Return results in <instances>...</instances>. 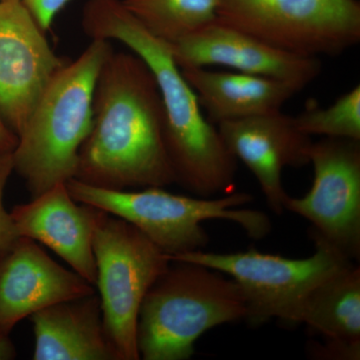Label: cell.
Segmentation results:
<instances>
[{
    "mask_svg": "<svg viewBox=\"0 0 360 360\" xmlns=\"http://www.w3.org/2000/svg\"><path fill=\"white\" fill-rule=\"evenodd\" d=\"M13 172V153L0 155V255L8 250L20 238L11 219V213L4 207V191L9 176Z\"/></svg>",
    "mask_w": 360,
    "mask_h": 360,
    "instance_id": "cell-20",
    "label": "cell"
},
{
    "mask_svg": "<svg viewBox=\"0 0 360 360\" xmlns=\"http://www.w3.org/2000/svg\"><path fill=\"white\" fill-rule=\"evenodd\" d=\"M290 323H304L324 341L360 350V269L350 262L309 291Z\"/></svg>",
    "mask_w": 360,
    "mask_h": 360,
    "instance_id": "cell-17",
    "label": "cell"
},
{
    "mask_svg": "<svg viewBox=\"0 0 360 360\" xmlns=\"http://www.w3.org/2000/svg\"><path fill=\"white\" fill-rule=\"evenodd\" d=\"M65 65L21 0L0 2V117L18 136Z\"/></svg>",
    "mask_w": 360,
    "mask_h": 360,
    "instance_id": "cell-10",
    "label": "cell"
},
{
    "mask_svg": "<svg viewBox=\"0 0 360 360\" xmlns=\"http://www.w3.org/2000/svg\"><path fill=\"white\" fill-rule=\"evenodd\" d=\"M311 188L303 198L286 196L284 210L311 224L319 234L349 259L360 255V141L323 139L311 142Z\"/></svg>",
    "mask_w": 360,
    "mask_h": 360,
    "instance_id": "cell-9",
    "label": "cell"
},
{
    "mask_svg": "<svg viewBox=\"0 0 360 360\" xmlns=\"http://www.w3.org/2000/svg\"><path fill=\"white\" fill-rule=\"evenodd\" d=\"M315 251L310 257L292 259L251 248L239 252L193 251L169 257L172 262H193L233 279L245 297V321L264 326L272 319L290 322L300 302L317 284L349 264L352 259L309 231Z\"/></svg>",
    "mask_w": 360,
    "mask_h": 360,
    "instance_id": "cell-7",
    "label": "cell"
},
{
    "mask_svg": "<svg viewBox=\"0 0 360 360\" xmlns=\"http://www.w3.org/2000/svg\"><path fill=\"white\" fill-rule=\"evenodd\" d=\"M181 71L213 124L281 110L300 92L288 82L239 71H212L193 66L182 68Z\"/></svg>",
    "mask_w": 360,
    "mask_h": 360,
    "instance_id": "cell-16",
    "label": "cell"
},
{
    "mask_svg": "<svg viewBox=\"0 0 360 360\" xmlns=\"http://www.w3.org/2000/svg\"><path fill=\"white\" fill-rule=\"evenodd\" d=\"M217 20L297 56H338L360 41L357 0H219Z\"/></svg>",
    "mask_w": 360,
    "mask_h": 360,
    "instance_id": "cell-8",
    "label": "cell"
},
{
    "mask_svg": "<svg viewBox=\"0 0 360 360\" xmlns=\"http://www.w3.org/2000/svg\"><path fill=\"white\" fill-rule=\"evenodd\" d=\"M11 1V0H0V2Z\"/></svg>",
    "mask_w": 360,
    "mask_h": 360,
    "instance_id": "cell-23",
    "label": "cell"
},
{
    "mask_svg": "<svg viewBox=\"0 0 360 360\" xmlns=\"http://www.w3.org/2000/svg\"><path fill=\"white\" fill-rule=\"evenodd\" d=\"M112 51L108 40L91 39L52 77L18 134L13 172L32 198L75 179L78 153L91 129L97 77Z\"/></svg>",
    "mask_w": 360,
    "mask_h": 360,
    "instance_id": "cell-3",
    "label": "cell"
},
{
    "mask_svg": "<svg viewBox=\"0 0 360 360\" xmlns=\"http://www.w3.org/2000/svg\"><path fill=\"white\" fill-rule=\"evenodd\" d=\"M97 212L94 206L73 200L66 182H61L9 213L20 236L44 243L94 286L92 240Z\"/></svg>",
    "mask_w": 360,
    "mask_h": 360,
    "instance_id": "cell-14",
    "label": "cell"
},
{
    "mask_svg": "<svg viewBox=\"0 0 360 360\" xmlns=\"http://www.w3.org/2000/svg\"><path fill=\"white\" fill-rule=\"evenodd\" d=\"M66 187L77 202L94 206L134 225L168 257L202 250L210 241L201 225L206 220L234 222L252 239L264 238L271 231L265 213L236 208L253 200L250 193L195 198L168 193L160 186L113 191L75 179L68 180Z\"/></svg>",
    "mask_w": 360,
    "mask_h": 360,
    "instance_id": "cell-5",
    "label": "cell"
},
{
    "mask_svg": "<svg viewBox=\"0 0 360 360\" xmlns=\"http://www.w3.org/2000/svg\"><path fill=\"white\" fill-rule=\"evenodd\" d=\"M75 179L113 191L176 184L160 90L134 52L112 51L99 71L91 129L78 153Z\"/></svg>",
    "mask_w": 360,
    "mask_h": 360,
    "instance_id": "cell-1",
    "label": "cell"
},
{
    "mask_svg": "<svg viewBox=\"0 0 360 360\" xmlns=\"http://www.w3.org/2000/svg\"><path fill=\"white\" fill-rule=\"evenodd\" d=\"M151 286L139 309L136 343L144 360H186L215 326L245 319L243 292L221 272L174 262Z\"/></svg>",
    "mask_w": 360,
    "mask_h": 360,
    "instance_id": "cell-4",
    "label": "cell"
},
{
    "mask_svg": "<svg viewBox=\"0 0 360 360\" xmlns=\"http://www.w3.org/2000/svg\"><path fill=\"white\" fill-rule=\"evenodd\" d=\"M18 137L0 117V155L13 153L18 146Z\"/></svg>",
    "mask_w": 360,
    "mask_h": 360,
    "instance_id": "cell-22",
    "label": "cell"
},
{
    "mask_svg": "<svg viewBox=\"0 0 360 360\" xmlns=\"http://www.w3.org/2000/svg\"><path fill=\"white\" fill-rule=\"evenodd\" d=\"M296 129L307 136L360 141V85L341 96L335 103L321 108L309 105L293 116Z\"/></svg>",
    "mask_w": 360,
    "mask_h": 360,
    "instance_id": "cell-19",
    "label": "cell"
},
{
    "mask_svg": "<svg viewBox=\"0 0 360 360\" xmlns=\"http://www.w3.org/2000/svg\"><path fill=\"white\" fill-rule=\"evenodd\" d=\"M97 210L92 246L104 329L120 360H139L141 302L172 260L134 225Z\"/></svg>",
    "mask_w": 360,
    "mask_h": 360,
    "instance_id": "cell-6",
    "label": "cell"
},
{
    "mask_svg": "<svg viewBox=\"0 0 360 360\" xmlns=\"http://www.w3.org/2000/svg\"><path fill=\"white\" fill-rule=\"evenodd\" d=\"M82 26L91 39L127 45L153 72L162 101L165 148L176 184L200 198L232 193L238 160L219 129L206 120L167 42L146 30L122 0H87Z\"/></svg>",
    "mask_w": 360,
    "mask_h": 360,
    "instance_id": "cell-2",
    "label": "cell"
},
{
    "mask_svg": "<svg viewBox=\"0 0 360 360\" xmlns=\"http://www.w3.org/2000/svg\"><path fill=\"white\" fill-rule=\"evenodd\" d=\"M41 30H51L53 20L70 0H21Z\"/></svg>",
    "mask_w": 360,
    "mask_h": 360,
    "instance_id": "cell-21",
    "label": "cell"
},
{
    "mask_svg": "<svg viewBox=\"0 0 360 360\" xmlns=\"http://www.w3.org/2000/svg\"><path fill=\"white\" fill-rule=\"evenodd\" d=\"M94 293L84 277L54 262L33 239L20 236L0 255V359L15 356L9 336L18 322Z\"/></svg>",
    "mask_w": 360,
    "mask_h": 360,
    "instance_id": "cell-11",
    "label": "cell"
},
{
    "mask_svg": "<svg viewBox=\"0 0 360 360\" xmlns=\"http://www.w3.org/2000/svg\"><path fill=\"white\" fill-rule=\"evenodd\" d=\"M167 44L179 68L225 66L239 72L288 82L300 91L321 71L317 58L284 51L217 20Z\"/></svg>",
    "mask_w": 360,
    "mask_h": 360,
    "instance_id": "cell-12",
    "label": "cell"
},
{
    "mask_svg": "<svg viewBox=\"0 0 360 360\" xmlns=\"http://www.w3.org/2000/svg\"><path fill=\"white\" fill-rule=\"evenodd\" d=\"M151 34L174 44L217 20L219 0H122Z\"/></svg>",
    "mask_w": 360,
    "mask_h": 360,
    "instance_id": "cell-18",
    "label": "cell"
},
{
    "mask_svg": "<svg viewBox=\"0 0 360 360\" xmlns=\"http://www.w3.org/2000/svg\"><path fill=\"white\" fill-rule=\"evenodd\" d=\"M30 321L34 360H120L106 335L96 293L45 307Z\"/></svg>",
    "mask_w": 360,
    "mask_h": 360,
    "instance_id": "cell-15",
    "label": "cell"
},
{
    "mask_svg": "<svg viewBox=\"0 0 360 360\" xmlns=\"http://www.w3.org/2000/svg\"><path fill=\"white\" fill-rule=\"evenodd\" d=\"M217 125L227 149L255 175L272 212L281 214L288 195L281 174L285 167L309 165L311 137L296 129L293 116L281 110Z\"/></svg>",
    "mask_w": 360,
    "mask_h": 360,
    "instance_id": "cell-13",
    "label": "cell"
}]
</instances>
